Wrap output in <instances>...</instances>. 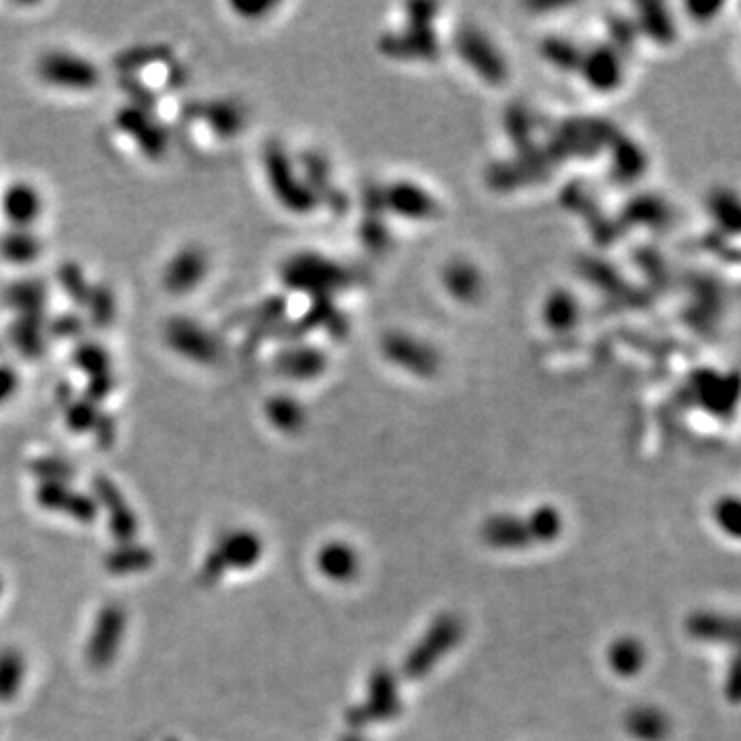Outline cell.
I'll return each instance as SVG.
<instances>
[{
    "instance_id": "cell-10",
    "label": "cell",
    "mask_w": 741,
    "mask_h": 741,
    "mask_svg": "<svg viewBox=\"0 0 741 741\" xmlns=\"http://www.w3.org/2000/svg\"><path fill=\"white\" fill-rule=\"evenodd\" d=\"M348 741H367V739H365V737H363V739H361V737H355V739H348Z\"/></svg>"
},
{
    "instance_id": "cell-9",
    "label": "cell",
    "mask_w": 741,
    "mask_h": 741,
    "mask_svg": "<svg viewBox=\"0 0 741 741\" xmlns=\"http://www.w3.org/2000/svg\"><path fill=\"white\" fill-rule=\"evenodd\" d=\"M719 519H721V525L727 527L731 534H737V521H739V507L735 501H725L721 507H719Z\"/></svg>"
},
{
    "instance_id": "cell-1",
    "label": "cell",
    "mask_w": 741,
    "mask_h": 741,
    "mask_svg": "<svg viewBox=\"0 0 741 741\" xmlns=\"http://www.w3.org/2000/svg\"><path fill=\"white\" fill-rule=\"evenodd\" d=\"M457 639H460V624H457L451 616H443L439 622H435L431 632L425 634V639L414 647L406 661L408 678L416 680L429 674L441 661L439 657L447 655L455 647Z\"/></svg>"
},
{
    "instance_id": "cell-3",
    "label": "cell",
    "mask_w": 741,
    "mask_h": 741,
    "mask_svg": "<svg viewBox=\"0 0 741 741\" xmlns=\"http://www.w3.org/2000/svg\"><path fill=\"white\" fill-rule=\"evenodd\" d=\"M400 711V692L398 680L387 669H379L373 674L369 684V700L361 709V721H387L396 717Z\"/></svg>"
},
{
    "instance_id": "cell-7",
    "label": "cell",
    "mask_w": 741,
    "mask_h": 741,
    "mask_svg": "<svg viewBox=\"0 0 741 741\" xmlns=\"http://www.w3.org/2000/svg\"><path fill=\"white\" fill-rule=\"evenodd\" d=\"M608 661L618 676L630 678L641 672V667L645 663V647L637 639H630V637L618 639L610 647Z\"/></svg>"
},
{
    "instance_id": "cell-8",
    "label": "cell",
    "mask_w": 741,
    "mask_h": 741,
    "mask_svg": "<svg viewBox=\"0 0 741 741\" xmlns=\"http://www.w3.org/2000/svg\"><path fill=\"white\" fill-rule=\"evenodd\" d=\"M322 562H324V567H326V573L332 579H350L352 575H355V571L359 567L355 552H352L348 546H332V548H328Z\"/></svg>"
},
{
    "instance_id": "cell-4",
    "label": "cell",
    "mask_w": 741,
    "mask_h": 741,
    "mask_svg": "<svg viewBox=\"0 0 741 741\" xmlns=\"http://www.w3.org/2000/svg\"><path fill=\"white\" fill-rule=\"evenodd\" d=\"M484 540L492 548L501 550H521L536 542L529 519L517 515H497L486 521Z\"/></svg>"
},
{
    "instance_id": "cell-2",
    "label": "cell",
    "mask_w": 741,
    "mask_h": 741,
    "mask_svg": "<svg viewBox=\"0 0 741 741\" xmlns=\"http://www.w3.org/2000/svg\"><path fill=\"white\" fill-rule=\"evenodd\" d=\"M40 75L48 85L87 91L97 85V70L91 62L73 54H48L40 62Z\"/></svg>"
},
{
    "instance_id": "cell-6",
    "label": "cell",
    "mask_w": 741,
    "mask_h": 741,
    "mask_svg": "<svg viewBox=\"0 0 741 741\" xmlns=\"http://www.w3.org/2000/svg\"><path fill=\"white\" fill-rule=\"evenodd\" d=\"M626 729L639 741H661L669 733V721L655 707H639L626 717Z\"/></svg>"
},
{
    "instance_id": "cell-5",
    "label": "cell",
    "mask_w": 741,
    "mask_h": 741,
    "mask_svg": "<svg viewBox=\"0 0 741 741\" xmlns=\"http://www.w3.org/2000/svg\"><path fill=\"white\" fill-rule=\"evenodd\" d=\"M5 217L17 225L27 227L40 219L42 213V196L40 192L27 186V184H15L11 190H7L3 200Z\"/></svg>"
}]
</instances>
